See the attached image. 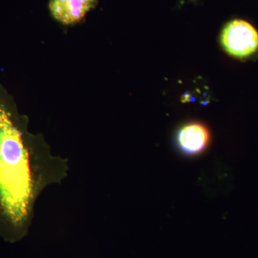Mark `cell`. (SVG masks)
I'll use <instances>...</instances> for the list:
<instances>
[{
  "instance_id": "6da1fadb",
  "label": "cell",
  "mask_w": 258,
  "mask_h": 258,
  "mask_svg": "<svg viewBox=\"0 0 258 258\" xmlns=\"http://www.w3.org/2000/svg\"><path fill=\"white\" fill-rule=\"evenodd\" d=\"M30 156L20 131L0 107V215L14 227L28 217L33 198Z\"/></svg>"
},
{
  "instance_id": "7a4b0ae2",
  "label": "cell",
  "mask_w": 258,
  "mask_h": 258,
  "mask_svg": "<svg viewBox=\"0 0 258 258\" xmlns=\"http://www.w3.org/2000/svg\"><path fill=\"white\" fill-rule=\"evenodd\" d=\"M220 41L229 55L244 58L257 50L258 32L248 22L234 20L222 30Z\"/></svg>"
},
{
  "instance_id": "3957f363",
  "label": "cell",
  "mask_w": 258,
  "mask_h": 258,
  "mask_svg": "<svg viewBox=\"0 0 258 258\" xmlns=\"http://www.w3.org/2000/svg\"><path fill=\"white\" fill-rule=\"evenodd\" d=\"M98 0H50L52 18L66 25L79 23L96 6Z\"/></svg>"
},
{
  "instance_id": "277c9868",
  "label": "cell",
  "mask_w": 258,
  "mask_h": 258,
  "mask_svg": "<svg viewBox=\"0 0 258 258\" xmlns=\"http://www.w3.org/2000/svg\"><path fill=\"white\" fill-rule=\"evenodd\" d=\"M178 143L181 150L189 154L203 152L210 142L208 129L199 123H191L180 129Z\"/></svg>"
}]
</instances>
